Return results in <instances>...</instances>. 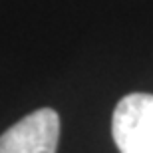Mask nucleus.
Instances as JSON below:
<instances>
[{
  "instance_id": "f257e3e1",
  "label": "nucleus",
  "mask_w": 153,
  "mask_h": 153,
  "mask_svg": "<svg viewBox=\"0 0 153 153\" xmlns=\"http://www.w3.org/2000/svg\"><path fill=\"white\" fill-rule=\"evenodd\" d=\"M111 135L121 153H153V96L129 94L114 109Z\"/></svg>"
},
{
  "instance_id": "f03ea898",
  "label": "nucleus",
  "mask_w": 153,
  "mask_h": 153,
  "mask_svg": "<svg viewBox=\"0 0 153 153\" xmlns=\"http://www.w3.org/2000/svg\"><path fill=\"white\" fill-rule=\"evenodd\" d=\"M58 137L60 117L54 109L42 108L0 135V153H56Z\"/></svg>"
}]
</instances>
